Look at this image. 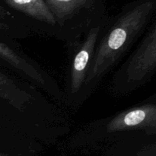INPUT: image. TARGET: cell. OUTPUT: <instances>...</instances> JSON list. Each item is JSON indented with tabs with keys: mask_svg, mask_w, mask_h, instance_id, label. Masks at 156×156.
Returning <instances> with one entry per match:
<instances>
[{
	"mask_svg": "<svg viewBox=\"0 0 156 156\" xmlns=\"http://www.w3.org/2000/svg\"><path fill=\"white\" fill-rule=\"evenodd\" d=\"M38 88L0 71L1 121L11 120L18 133L24 131L25 150L36 152L38 141L49 143L68 133L62 111L49 102Z\"/></svg>",
	"mask_w": 156,
	"mask_h": 156,
	"instance_id": "6da1fadb",
	"label": "cell"
},
{
	"mask_svg": "<svg viewBox=\"0 0 156 156\" xmlns=\"http://www.w3.org/2000/svg\"><path fill=\"white\" fill-rule=\"evenodd\" d=\"M156 12V0H133L108 18L86 81L88 99L104 78L138 44Z\"/></svg>",
	"mask_w": 156,
	"mask_h": 156,
	"instance_id": "7a4b0ae2",
	"label": "cell"
},
{
	"mask_svg": "<svg viewBox=\"0 0 156 156\" xmlns=\"http://www.w3.org/2000/svg\"><path fill=\"white\" fill-rule=\"evenodd\" d=\"M156 72V21L148 29L129 56L113 76L110 92L128 95L147 84Z\"/></svg>",
	"mask_w": 156,
	"mask_h": 156,
	"instance_id": "3957f363",
	"label": "cell"
},
{
	"mask_svg": "<svg viewBox=\"0 0 156 156\" xmlns=\"http://www.w3.org/2000/svg\"><path fill=\"white\" fill-rule=\"evenodd\" d=\"M108 18L109 16L91 27L82 37L66 44L68 69L64 92L66 103L70 108H79L88 100L87 77Z\"/></svg>",
	"mask_w": 156,
	"mask_h": 156,
	"instance_id": "277c9868",
	"label": "cell"
},
{
	"mask_svg": "<svg viewBox=\"0 0 156 156\" xmlns=\"http://www.w3.org/2000/svg\"><path fill=\"white\" fill-rule=\"evenodd\" d=\"M59 29L57 40L66 44L82 37L108 17L106 0H45Z\"/></svg>",
	"mask_w": 156,
	"mask_h": 156,
	"instance_id": "5b68a950",
	"label": "cell"
},
{
	"mask_svg": "<svg viewBox=\"0 0 156 156\" xmlns=\"http://www.w3.org/2000/svg\"><path fill=\"white\" fill-rule=\"evenodd\" d=\"M1 66L12 70L25 82L44 91L61 105L66 103L65 92L55 79L37 62L30 57L18 41L0 37Z\"/></svg>",
	"mask_w": 156,
	"mask_h": 156,
	"instance_id": "8992f818",
	"label": "cell"
},
{
	"mask_svg": "<svg viewBox=\"0 0 156 156\" xmlns=\"http://www.w3.org/2000/svg\"><path fill=\"white\" fill-rule=\"evenodd\" d=\"M30 24L35 34L57 39V23L45 0H1Z\"/></svg>",
	"mask_w": 156,
	"mask_h": 156,
	"instance_id": "52a82bcc",
	"label": "cell"
},
{
	"mask_svg": "<svg viewBox=\"0 0 156 156\" xmlns=\"http://www.w3.org/2000/svg\"><path fill=\"white\" fill-rule=\"evenodd\" d=\"M35 34L28 22L20 14L5 5L0 4V37L22 39Z\"/></svg>",
	"mask_w": 156,
	"mask_h": 156,
	"instance_id": "ba28073f",
	"label": "cell"
}]
</instances>
